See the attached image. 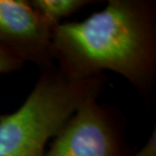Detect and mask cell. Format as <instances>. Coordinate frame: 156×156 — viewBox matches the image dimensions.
Instances as JSON below:
<instances>
[{
  "instance_id": "cell-6",
  "label": "cell",
  "mask_w": 156,
  "mask_h": 156,
  "mask_svg": "<svg viewBox=\"0 0 156 156\" xmlns=\"http://www.w3.org/2000/svg\"><path fill=\"white\" fill-rule=\"evenodd\" d=\"M23 64V62L12 54L9 50L0 46V74L20 70Z\"/></svg>"
},
{
  "instance_id": "cell-1",
  "label": "cell",
  "mask_w": 156,
  "mask_h": 156,
  "mask_svg": "<svg viewBox=\"0 0 156 156\" xmlns=\"http://www.w3.org/2000/svg\"><path fill=\"white\" fill-rule=\"evenodd\" d=\"M155 9L143 0H111L79 23L53 29L52 55L71 79L120 74L139 90L152 85L156 72Z\"/></svg>"
},
{
  "instance_id": "cell-2",
  "label": "cell",
  "mask_w": 156,
  "mask_h": 156,
  "mask_svg": "<svg viewBox=\"0 0 156 156\" xmlns=\"http://www.w3.org/2000/svg\"><path fill=\"white\" fill-rule=\"evenodd\" d=\"M104 85L102 75L71 79L55 67L45 70L23 105L0 117V156H45L49 140Z\"/></svg>"
},
{
  "instance_id": "cell-3",
  "label": "cell",
  "mask_w": 156,
  "mask_h": 156,
  "mask_svg": "<svg viewBox=\"0 0 156 156\" xmlns=\"http://www.w3.org/2000/svg\"><path fill=\"white\" fill-rule=\"evenodd\" d=\"M50 24L29 1L0 0V46L43 69L55 67Z\"/></svg>"
},
{
  "instance_id": "cell-4",
  "label": "cell",
  "mask_w": 156,
  "mask_h": 156,
  "mask_svg": "<svg viewBox=\"0 0 156 156\" xmlns=\"http://www.w3.org/2000/svg\"><path fill=\"white\" fill-rule=\"evenodd\" d=\"M96 99L77 108L45 156H122L112 120Z\"/></svg>"
},
{
  "instance_id": "cell-5",
  "label": "cell",
  "mask_w": 156,
  "mask_h": 156,
  "mask_svg": "<svg viewBox=\"0 0 156 156\" xmlns=\"http://www.w3.org/2000/svg\"><path fill=\"white\" fill-rule=\"evenodd\" d=\"M29 2L54 27L60 23L61 18L70 16L84 6L93 3L86 0H33Z\"/></svg>"
},
{
  "instance_id": "cell-7",
  "label": "cell",
  "mask_w": 156,
  "mask_h": 156,
  "mask_svg": "<svg viewBox=\"0 0 156 156\" xmlns=\"http://www.w3.org/2000/svg\"><path fill=\"white\" fill-rule=\"evenodd\" d=\"M133 156H156V135L155 130L151 134L150 138L145 144L144 147H142L136 154Z\"/></svg>"
}]
</instances>
